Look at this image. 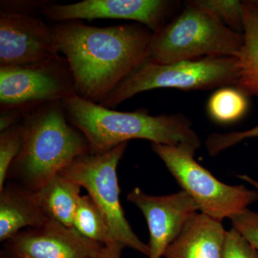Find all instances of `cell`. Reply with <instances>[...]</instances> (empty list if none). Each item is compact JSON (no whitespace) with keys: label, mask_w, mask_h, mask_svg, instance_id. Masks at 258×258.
I'll list each match as a JSON object with an SVG mask.
<instances>
[{"label":"cell","mask_w":258,"mask_h":258,"mask_svg":"<svg viewBox=\"0 0 258 258\" xmlns=\"http://www.w3.org/2000/svg\"><path fill=\"white\" fill-rule=\"evenodd\" d=\"M143 213L149 227V258H162L164 252L190 218L200 211L198 203L181 189L164 196H153L138 187L127 196Z\"/></svg>","instance_id":"7c38bea8"},{"label":"cell","mask_w":258,"mask_h":258,"mask_svg":"<svg viewBox=\"0 0 258 258\" xmlns=\"http://www.w3.org/2000/svg\"><path fill=\"white\" fill-rule=\"evenodd\" d=\"M4 243L3 254L11 258H94L103 246L50 219Z\"/></svg>","instance_id":"8fae6325"},{"label":"cell","mask_w":258,"mask_h":258,"mask_svg":"<svg viewBox=\"0 0 258 258\" xmlns=\"http://www.w3.org/2000/svg\"><path fill=\"white\" fill-rule=\"evenodd\" d=\"M127 144H120L102 154H83L60 174L87 191L106 219L112 240L149 257V244L142 242L134 233L120 203L117 167Z\"/></svg>","instance_id":"52a82bcc"},{"label":"cell","mask_w":258,"mask_h":258,"mask_svg":"<svg viewBox=\"0 0 258 258\" xmlns=\"http://www.w3.org/2000/svg\"><path fill=\"white\" fill-rule=\"evenodd\" d=\"M243 44L237 60L240 78L236 88L244 96L258 97V7L243 1Z\"/></svg>","instance_id":"9a60e30c"},{"label":"cell","mask_w":258,"mask_h":258,"mask_svg":"<svg viewBox=\"0 0 258 258\" xmlns=\"http://www.w3.org/2000/svg\"><path fill=\"white\" fill-rule=\"evenodd\" d=\"M74 227L88 240L105 245L113 241L106 219L89 195L81 196L75 213Z\"/></svg>","instance_id":"e0dca14e"},{"label":"cell","mask_w":258,"mask_h":258,"mask_svg":"<svg viewBox=\"0 0 258 258\" xmlns=\"http://www.w3.org/2000/svg\"><path fill=\"white\" fill-rule=\"evenodd\" d=\"M74 76L76 95L101 104L150 55L153 32L142 24L99 27L81 20L52 26Z\"/></svg>","instance_id":"6da1fadb"},{"label":"cell","mask_w":258,"mask_h":258,"mask_svg":"<svg viewBox=\"0 0 258 258\" xmlns=\"http://www.w3.org/2000/svg\"><path fill=\"white\" fill-rule=\"evenodd\" d=\"M125 245L118 241L113 240L103 245L94 258H120Z\"/></svg>","instance_id":"d4e9b609"},{"label":"cell","mask_w":258,"mask_h":258,"mask_svg":"<svg viewBox=\"0 0 258 258\" xmlns=\"http://www.w3.org/2000/svg\"><path fill=\"white\" fill-rule=\"evenodd\" d=\"M258 137V125L254 128L244 132H231V133H213L209 135L206 144L209 154L216 156L229 148L234 147L244 139Z\"/></svg>","instance_id":"44dd1931"},{"label":"cell","mask_w":258,"mask_h":258,"mask_svg":"<svg viewBox=\"0 0 258 258\" xmlns=\"http://www.w3.org/2000/svg\"><path fill=\"white\" fill-rule=\"evenodd\" d=\"M247 108L246 96L237 88H220L212 95L208 103L210 116L221 123L239 119Z\"/></svg>","instance_id":"ac0fdd59"},{"label":"cell","mask_w":258,"mask_h":258,"mask_svg":"<svg viewBox=\"0 0 258 258\" xmlns=\"http://www.w3.org/2000/svg\"><path fill=\"white\" fill-rule=\"evenodd\" d=\"M23 118V113L20 110L12 109L1 111L0 116V132L18 124Z\"/></svg>","instance_id":"cb8c5ba5"},{"label":"cell","mask_w":258,"mask_h":258,"mask_svg":"<svg viewBox=\"0 0 258 258\" xmlns=\"http://www.w3.org/2000/svg\"><path fill=\"white\" fill-rule=\"evenodd\" d=\"M23 142V126L21 121L0 134V191L13 161L21 150Z\"/></svg>","instance_id":"ffe728a7"},{"label":"cell","mask_w":258,"mask_h":258,"mask_svg":"<svg viewBox=\"0 0 258 258\" xmlns=\"http://www.w3.org/2000/svg\"><path fill=\"white\" fill-rule=\"evenodd\" d=\"M152 149L182 190L198 203L200 212L215 220L230 219L258 200L257 190L224 184L199 164L194 158L195 148L152 143Z\"/></svg>","instance_id":"8992f818"},{"label":"cell","mask_w":258,"mask_h":258,"mask_svg":"<svg viewBox=\"0 0 258 258\" xmlns=\"http://www.w3.org/2000/svg\"><path fill=\"white\" fill-rule=\"evenodd\" d=\"M224 258H258V252L232 227L227 232Z\"/></svg>","instance_id":"603a6c76"},{"label":"cell","mask_w":258,"mask_h":258,"mask_svg":"<svg viewBox=\"0 0 258 258\" xmlns=\"http://www.w3.org/2000/svg\"><path fill=\"white\" fill-rule=\"evenodd\" d=\"M239 78L237 57H208L170 64L148 59L99 105L113 109L139 93L157 88L194 91L236 86Z\"/></svg>","instance_id":"5b68a950"},{"label":"cell","mask_w":258,"mask_h":258,"mask_svg":"<svg viewBox=\"0 0 258 258\" xmlns=\"http://www.w3.org/2000/svg\"><path fill=\"white\" fill-rule=\"evenodd\" d=\"M177 3L167 0H84L69 5L49 3L41 14L55 23L72 20H134L155 33L169 23Z\"/></svg>","instance_id":"30bf717a"},{"label":"cell","mask_w":258,"mask_h":258,"mask_svg":"<svg viewBox=\"0 0 258 258\" xmlns=\"http://www.w3.org/2000/svg\"><path fill=\"white\" fill-rule=\"evenodd\" d=\"M237 177L240 178V179L243 180L244 181H247V183H249V184L252 185V186H254L257 191H258V181L257 180L252 179V177L248 175H246V174H244V175H238Z\"/></svg>","instance_id":"484cf974"},{"label":"cell","mask_w":258,"mask_h":258,"mask_svg":"<svg viewBox=\"0 0 258 258\" xmlns=\"http://www.w3.org/2000/svg\"><path fill=\"white\" fill-rule=\"evenodd\" d=\"M70 123L87 139L90 153L102 154L134 139L198 149L201 140L181 113L151 115L147 111H116L75 96L62 101Z\"/></svg>","instance_id":"7a4b0ae2"},{"label":"cell","mask_w":258,"mask_h":258,"mask_svg":"<svg viewBox=\"0 0 258 258\" xmlns=\"http://www.w3.org/2000/svg\"><path fill=\"white\" fill-rule=\"evenodd\" d=\"M81 189L77 183L59 174L37 191V198L47 218L74 227Z\"/></svg>","instance_id":"2e32d148"},{"label":"cell","mask_w":258,"mask_h":258,"mask_svg":"<svg viewBox=\"0 0 258 258\" xmlns=\"http://www.w3.org/2000/svg\"><path fill=\"white\" fill-rule=\"evenodd\" d=\"M0 258H11L9 257V256L6 255V254H2L1 257Z\"/></svg>","instance_id":"83f0119b"},{"label":"cell","mask_w":258,"mask_h":258,"mask_svg":"<svg viewBox=\"0 0 258 258\" xmlns=\"http://www.w3.org/2000/svg\"><path fill=\"white\" fill-rule=\"evenodd\" d=\"M227 232L222 222L198 212L185 224L162 258H224Z\"/></svg>","instance_id":"4fadbf2b"},{"label":"cell","mask_w":258,"mask_h":258,"mask_svg":"<svg viewBox=\"0 0 258 258\" xmlns=\"http://www.w3.org/2000/svg\"><path fill=\"white\" fill-rule=\"evenodd\" d=\"M21 150L10 167L16 183L38 191L76 159L90 152L85 136L70 123L62 101L25 112Z\"/></svg>","instance_id":"3957f363"},{"label":"cell","mask_w":258,"mask_h":258,"mask_svg":"<svg viewBox=\"0 0 258 258\" xmlns=\"http://www.w3.org/2000/svg\"><path fill=\"white\" fill-rule=\"evenodd\" d=\"M75 96L74 76L62 56L38 63L0 67L1 111L17 109L24 113Z\"/></svg>","instance_id":"ba28073f"},{"label":"cell","mask_w":258,"mask_h":258,"mask_svg":"<svg viewBox=\"0 0 258 258\" xmlns=\"http://www.w3.org/2000/svg\"><path fill=\"white\" fill-rule=\"evenodd\" d=\"M230 220L232 227L240 232L258 252V212L247 208Z\"/></svg>","instance_id":"7402d4cb"},{"label":"cell","mask_w":258,"mask_h":258,"mask_svg":"<svg viewBox=\"0 0 258 258\" xmlns=\"http://www.w3.org/2000/svg\"><path fill=\"white\" fill-rule=\"evenodd\" d=\"M191 4L212 13L234 31H243V3L237 0H193Z\"/></svg>","instance_id":"d6986e66"},{"label":"cell","mask_w":258,"mask_h":258,"mask_svg":"<svg viewBox=\"0 0 258 258\" xmlns=\"http://www.w3.org/2000/svg\"><path fill=\"white\" fill-rule=\"evenodd\" d=\"M60 53L52 27L41 17L0 11V67L38 63Z\"/></svg>","instance_id":"9c48e42d"},{"label":"cell","mask_w":258,"mask_h":258,"mask_svg":"<svg viewBox=\"0 0 258 258\" xmlns=\"http://www.w3.org/2000/svg\"><path fill=\"white\" fill-rule=\"evenodd\" d=\"M242 33L189 1L179 15L153 33L149 60L160 64L208 57H238Z\"/></svg>","instance_id":"277c9868"},{"label":"cell","mask_w":258,"mask_h":258,"mask_svg":"<svg viewBox=\"0 0 258 258\" xmlns=\"http://www.w3.org/2000/svg\"><path fill=\"white\" fill-rule=\"evenodd\" d=\"M37 192L16 182L0 191V241L5 242L30 227L47 221Z\"/></svg>","instance_id":"5bb4252c"},{"label":"cell","mask_w":258,"mask_h":258,"mask_svg":"<svg viewBox=\"0 0 258 258\" xmlns=\"http://www.w3.org/2000/svg\"><path fill=\"white\" fill-rule=\"evenodd\" d=\"M251 2H252L254 5H255L256 6L258 7V0H251Z\"/></svg>","instance_id":"4316f807"}]
</instances>
